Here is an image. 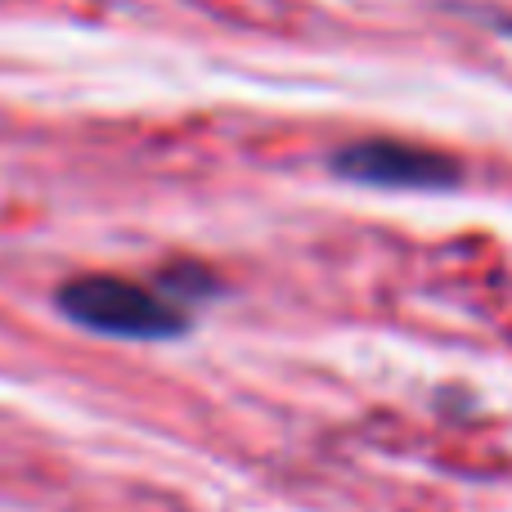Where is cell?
<instances>
[{"mask_svg":"<svg viewBox=\"0 0 512 512\" xmlns=\"http://www.w3.org/2000/svg\"><path fill=\"white\" fill-rule=\"evenodd\" d=\"M54 306L77 328L122 342H171L189 333V310L171 306L158 288L122 274H81L54 292Z\"/></svg>","mask_w":512,"mask_h":512,"instance_id":"cell-1","label":"cell"},{"mask_svg":"<svg viewBox=\"0 0 512 512\" xmlns=\"http://www.w3.org/2000/svg\"><path fill=\"white\" fill-rule=\"evenodd\" d=\"M158 292L171 301V306L189 310L194 301L216 297V292H221V279H216L212 270H203V265H194V261H176L158 274Z\"/></svg>","mask_w":512,"mask_h":512,"instance_id":"cell-3","label":"cell"},{"mask_svg":"<svg viewBox=\"0 0 512 512\" xmlns=\"http://www.w3.org/2000/svg\"><path fill=\"white\" fill-rule=\"evenodd\" d=\"M328 171L337 180L351 185H369V189H459L463 185V167L459 158L427 144H409V140H355L333 149Z\"/></svg>","mask_w":512,"mask_h":512,"instance_id":"cell-2","label":"cell"}]
</instances>
